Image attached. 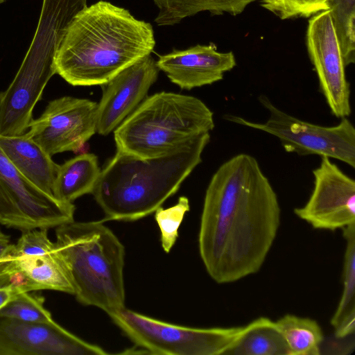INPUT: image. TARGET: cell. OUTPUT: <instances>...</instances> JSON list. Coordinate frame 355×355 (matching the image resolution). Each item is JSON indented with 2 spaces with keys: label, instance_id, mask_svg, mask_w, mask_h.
Masks as SVG:
<instances>
[{
  "label": "cell",
  "instance_id": "cell-1",
  "mask_svg": "<svg viewBox=\"0 0 355 355\" xmlns=\"http://www.w3.org/2000/svg\"><path fill=\"white\" fill-rule=\"evenodd\" d=\"M280 220L277 196L253 156L240 153L223 163L207 187L198 234L211 278L228 284L257 273Z\"/></svg>",
  "mask_w": 355,
  "mask_h": 355
},
{
  "label": "cell",
  "instance_id": "cell-2",
  "mask_svg": "<svg viewBox=\"0 0 355 355\" xmlns=\"http://www.w3.org/2000/svg\"><path fill=\"white\" fill-rule=\"evenodd\" d=\"M155 45L150 23L101 0L86 6L69 23L55 55V71L73 86L104 85L151 54Z\"/></svg>",
  "mask_w": 355,
  "mask_h": 355
},
{
  "label": "cell",
  "instance_id": "cell-3",
  "mask_svg": "<svg viewBox=\"0 0 355 355\" xmlns=\"http://www.w3.org/2000/svg\"><path fill=\"white\" fill-rule=\"evenodd\" d=\"M209 140L203 133L146 159L116 150L92 193L105 220L134 221L155 212L201 163Z\"/></svg>",
  "mask_w": 355,
  "mask_h": 355
},
{
  "label": "cell",
  "instance_id": "cell-4",
  "mask_svg": "<svg viewBox=\"0 0 355 355\" xmlns=\"http://www.w3.org/2000/svg\"><path fill=\"white\" fill-rule=\"evenodd\" d=\"M55 249L76 300L107 314L125 307V248L101 221L71 222L55 230Z\"/></svg>",
  "mask_w": 355,
  "mask_h": 355
},
{
  "label": "cell",
  "instance_id": "cell-5",
  "mask_svg": "<svg viewBox=\"0 0 355 355\" xmlns=\"http://www.w3.org/2000/svg\"><path fill=\"white\" fill-rule=\"evenodd\" d=\"M214 128L200 99L161 92L145 98L114 130L116 150L140 158L161 155Z\"/></svg>",
  "mask_w": 355,
  "mask_h": 355
},
{
  "label": "cell",
  "instance_id": "cell-6",
  "mask_svg": "<svg viewBox=\"0 0 355 355\" xmlns=\"http://www.w3.org/2000/svg\"><path fill=\"white\" fill-rule=\"evenodd\" d=\"M73 14L64 6L44 1L37 26L14 79L0 92V135L26 132L33 111L51 78L56 73L55 55Z\"/></svg>",
  "mask_w": 355,
  "mask_h": 355
},
{
  "label": "cell",
  "instance_id": "cell-7",
  "mask_svg": "<svg viewBox=\"0 0 355 355\" xmlns=\"http://www.w3.org/2000/svg\"><path fill=\"white\" fill-rule=\"evenodd\" d=\"M145 353L162 355H223L243 327L194 328L168 323L125 307L107 314Z\"/></svg>",
  "mask_w": 355,
  "mask_h": 355
},
{
  "label": "cell",
  "instance_id": "cell-8",
  "mask_svg": "<svg viewBox=\"0 0 355 355\" xmlns=\"http://www.w3.org/2000/svg\"><path fill=\"white\" fill-rule=\"evenodd\" d=\"M260 103L269 112L264 123L248 121L234 114H225L230 122L265 132L277 137L288 153L305 156L317 155L340 160L355 167V128L344 117L332 126H323L299 119L277 107L265 95Z\"/></svg>",
  "mask_w": 355,
  "mask_h": 355
},
{
  "label": "cell",
  "instance_id": "cell-9",
  "mask_svg": "<svg viewBox=\"0 0 355 355\" xmlns=\"http://www.w3.org/2000/svg\"><path fill=\"white\" fill-rule=\"evenodd\" d=\"M75 205L58 200L25 178L0 147V224L21 232L73 220Z\"/></svg>",
  "mask_w": 355,
  "mask_h": 355
},
{
  "label": "cell",
  "instance_id": "cell-10",
  "mask_svg": "<svg viewBox=\"0 0 355 355\" xmlns=\"http://www.w3.org/2000/svg\"><path fill=\"white\" fill-rule=\"evenodd\" d=\"M98 103L69 96L49 102L26 132L51 157L77 152L96 132Z\"/></svg>",
  "mask_w": 355,
  "mask_h": 355
},
{
  "label": "cell",
  "instance_id": "cell-11",
  "mask_svg": "<svg viewBox=\"0 0 355 355\" xmlns=\"http://www.w3.org/2000/svg\"><path fill=\"white\" fill-rule=\"evenodd\" d=\"M306 46L331 114L339 119L348 117L352 113L350 85L329 9L309 20Z\"/></svg>",
  "mask_w": 355,
  "mask_h": 355
},
{
  "label": "cell",
  "instance_id": "cell-12",
  "mask_svg": "<svg viewBox=\"0 0 355 355\" xmlns=\"http://www.w3.org/2000/svg\"><path fill=\"white\" fill-rule=\"evenodd\" d=\"M313 189L295 214L314 229L335 231L355 223V181L327 157L313 171Z\"/></svg>",
  "mask_w": 355,
  "mask_h": 355
},
{
  "label": "cell",
  "instance_id": "cell-13",
  "mask_svg": "<svg viewBox=\"0 0 355 355\" xmlns=\"http://www.w3.org/2000/svg\"><path fill=\"white\" fill-rule=\"evenodd\" d=\"M98 345L69 332L55 321L25 322L0 317V355H105Z\"/></svg>",
  "mask_w": 355,
  "mask_h": 355
},
{
  "label": "cell",
  "instance_id": "cell-14",
  "mask_svg": "<svg viewBox=\"0 0 355 355\" xmlns=\"http://www.w3.org/2000/svg\"><path fill=\"white\" fill-rule=\"evenodd\" d=\"M159 69L151 54L126 67L105 85L98 103L96 132L114 130L144 100L156 82Z\"/></svg>",
  "mask_w": 355,
  "mask_h": 355
},
{
  "label": "cell",
  "instance_id": "cell-15",
  "mask_svg": "<svg viewBox=\"0 0 355 355\" xmlns=\"http://www.w3.org/2000/svg\"><path fill=\"white\" fill-rule=\"evenodd\" d=\"M156 64L173 83L190 90L223 80L224 74L236 66V60L233 52H218L210 43L174 49L159 56Z\"/></svg>",
  "mask_w": 355,
  "mask_h": 355
},
{
  "label": "cell",
  "instance_id": "cell-16",
  "mask_svg": "<svg viewBox=\"0 0 355 355\" xmlns=\"http://www.w3.org/2000/svg\"><path fill=\"white\" fill-rule=\"evenodd\" d=\"M0 147L25 178L45 193L53 196L60 165L26 132L16 136L0 135Z\"/></svg>",
  "mask_w": 355,
  "mask_h": 355
},
{
  "label": "cell",
  "instance_id": "cell-17",
  "mask_svg": "<svg viewBox=\"0 0 355 355\" xmlns=\"http://www.w3.org/2000/svg\"><path fill=\"white\" fill-rule=\"evenodd\" d=\"M97 157L93 153L76 156L60 165L53 194L59 200L71 202L92 193L101 173Z\"/></svg>",
  "mask_w": 355,
  "mask_h": 355
},
{
  "label": "cell",
  "instance_id": "cell-18",
  "mask_svg": "<svg viewBox=\"0 0 355 355\" xmlns=\"http://www.w3.org/2000/svg\"><path fill=\"white\" fill-rule=\"evenodd\" d=\"M223 355H291L276 322L259 317L245 326Z\"/></svg>",
  "mask_w": 355,
  "mask_h": 355
},
{
  "label": "cell",
  "instance_id": "cell-19",
  "mask_svg": "<svg viewBox=\"0 0 355 355\" xmlns=\"http://www.w3.org/2000/svg\"><path fill=\"white\" fill-rule=\"evenodd\" d=\"M159 9L155 19L157 26H172L183 19L209 11L213 15L224 12L232 15L241 13L251 3L257 0H153Z\"/></svg>",
  "mask_w": 355,
  "mask_h": 355
},
{
  "label": "cell",
  "instance_id": "cell-20",
  "mask_svg": "<svg viewBox=\"0 0 355 355\" xmlns=\"http://www.w3.org/2000/svg\"><path fill=\"white\" fill-rule=\"evenodd\" d=\"M16 262L37 291L53 290L73 295L69 275L54 250L44 255L16 257Z\"/></svg>",
  "mask_w": 355,
  "mask_h": 355
},
{
  "label": "cell",
  "instance_id": "cell-21",
  "mask_svg": "<svg viewBox=\"0 0 355 355\" xmlns=\"http://www.w3.org/2000/svg\"><path fill=\"white\" fill-rule=\"evenodd\" d=\"M291 355H320L324 340L322 328L309 318L286 314L276 321Z\"/></svg>",
  "mask_w": 355,
  "mask_h": 355
},
{
  "label": "cell",
  "instance_id": "cell-22",
  "mask_svg": "<svg viewBox=\"0 0 355 355\" xmlns=\"http://www.w3.org/2000/svg\"><path fill=\"white\" fill-rule=\"evenodd\" d=\"M346 241L343 262V290L331 324L338 326L355 323V223L343 230Z\"/></svg>",
  "mask_w": 355,
  "mask_h": 355
},
{
  "label": "cell",
  "instance_id": "cell-23",
  "mask_svg": "<svg viewBox=\"0 0 355 355\" xmlns=\"http://www.w3.org/2000/svg\"><path fill=\"white\" fill-rule=\"evenodd\" d=\"M329 10L347 67L355 62V0H332Z\"/></svg>",
  "mask_w": 355,
  "mask_h": 355
},
{
  "label": "cell",
  "instance_id": "cell-24",
  "mask_svg": "<svg viewBox=\"0 0 355 355\" xmlns=\"http://www.w3.org/2000/svg\"><path fill=\"white\" fill-rule=\"evenodd\" d=\"M44 301L43 296L34 291L18 293L0 309V317L25 322H53L51 313L44 307Z\"/></svg>",
  "mask_w": 355,
  "mask_h": 355
},
{
  "label": "cell",
  "instance_id": "cell-25",
  "mask_svg": "<svg viewBox=\"0 0 355 355\" xmlns=\"http://www.w3.org/2000/svg\"><path fill=\"white\" fill-rule=\"evenodd\" d=\"M189 209V199L186 196H181L175 205L166 209L159 207L155 211V219L161 233V245L165 252L168 253L175 243L178 229Z\"/></svg>",
  "mask_w": 355,
  "mask_h": 355
},
{
  "label": "cell",
  "instance_id": "cell-26",
  "mask_svg": "<svg viewBox=\"0 0 355 355\" xmlns=\"http://www.w3.org/2000/svg\"><path fill=\"white\" fill-rule=\"evenodd\" d=\"M281 19L309 17L330 8L332 0H257Z\"/></svg>",
  "mask_w": 355,
  "mask_h": 355
},
{
  "label": "cell",
  "instance_id": "cell-27",
  "mask_svg": "<svg viewBox=\"0 0 355 355\" xmlns=\"http://www.w3.org/2000/svg\"><path fill=\"white\" fill-rule=\"evenodd\" d=\"M55 243L48 237L47 229H33L22 232L16 244H12L11 255L16 258L21 256L44 255L52 253Z\"/></svg>",
  "mask_w": 355,
  "mask_h": 355
},
{
  "label": "cell",
  "instance_id": "cell-28",
  "mask_svg": "<svg viewBox=\"0 0 355 355\" xmlns=\"http://www.w3.org/2000/svg\"><path fill=\"white\" fill-rule=\"evenodd\" d=\"M18 293L20 292L12 287H0V309Z\"/></svg>",
  "mask_w": 355,
  "mask_h": 355
},
{
  "label": "cell",
  "instance_id": "cell-29",
  "mask_svg": "<svg viewBox=\"0 0 355 355\" xmlns=\"http://www.w3.org/2000/svg\"><path fill=\"white\" fill-rule=\"evenodd\" d=\"M11 244L10 237L0 232V259L8 254Z\"/></svg>",
  "mask_w": 355,
  "mask_h": 355
},
{
  "label": "cell",
  "instance_id": "cell-30",
  "mask_svg": "<svg viewBox=\"0 0 355 355\" xmlns=\"http://www.w3.org/2000/svg\"><path fill=\"white\" fill-rule=\"evenodd\" d=\"M6 0H0V4L3 3Z\"/></svg>",
  "mask_w": 355,
  "mask_h": 355
},
{
  "label": "cell",
  "instance_id": "cell-31",
  "mask_svg": "<svg viewBox=\"0 0 355 355\" xmlns=\"http://www.w3.org/2000/svg\"><path fill=\"white\" fill-rule=\"evenodd\" d=\"M0 232H1V230H0Z\"/></svg>",
  "mask_w": 355,
  "mask_h": 355
}]
</instances>
